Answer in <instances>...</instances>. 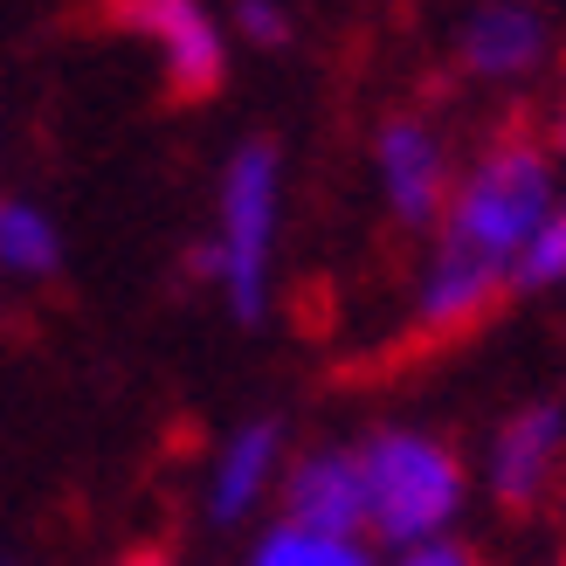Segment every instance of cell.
I'll return each mask as SVG.
<instances>
[{
	"label": "cell",
	"instance_id": "5bb4252c",
	"mask_svg": "<svg viewBox=\"0 0 566 566\" xmlns=\"http://www.w3.org/2000/svg\"><path fill=\"white\" fill-rule=\"evenodd\" d=\"M380 566H484L463 539H436V546H408V553H387Z\"/></svg>",
	"mask_w": 566,
	"mask_h": 566
},
{
	"label": "cell",
	"instance_id": "52a82bcc",
	"mask_svg": "<svg viewBox=\"0 0 566 566\" xmlns=\"http://www.w3.org/2000/svg\"><path fill=\"white\" fill-rule=\"evenodd\" d=\"M553 63V21L532 0H484L457 28V70L470 83H525Z\"/></svg>",
	"mask_w": 566,
	"mask_h": 566
},
{
	"label": "cell",
	"instance_id": "277c9868",
	"mask_svg": "<svg viewBox=\"0 0 566 566\" xmlns=\"http://www.w3.org/2000/svg\"><path fill=\"white\" fill-rule=\"evenodd\" d=\"M457 146L449 132L429 118V111H387L380 132H374V187L394 214V229H429L457 193Z\"/></svg>",
	"mask_w": 566,
	"mask_h": 566
},
{
	"label": "cell",
	"instance_id": "9a60e30c",
	"mask_svg": "<svg viewBox=\"0 0 566 566\" xmlns=\"http://www.w3.org/2000/svg\"><path fill=\"white\" fill-rule=\"evenodd\" d=\"M118 566H174V559H166V553H159V546H138V553H125V559H118Z\"/></svg>",
	"mask_w": 566,
	"mask_h": 566
},
{
	"label": "cell",
	"instance_id": "30bf717a",
	"mask_svg": "<svg viewBox=\"0 0 566 566\" xmlns=\"http://www.w3.org/2000/svg\"><path fill=\"white\" fill-rule=\"evenodd\" d=\"M242 566H380L366 539H346V532H318V525H291L276 518L256 532Z\"/></svg>",
	"mask_w": 566,
	"mask_h": 566
},
{
	"label": "cell",
	"instance_id": "6da1fadb",
	"mask_svg": "<svg viewBox=\"0 0 566 566\" xmlns=\"http://www.w3.org/2000/svg\"><path fill=\"white\" fill-rule=\"evenodd\" d=\"M559 201V153L546 132L504 125L463 159L457 193L436 221L429 263L415 283V332L421 338H463L512 297V263L532 229Z\"/></svg>",
	"mask_w": 566,
	"mask_h": 566
},
{
	"label": "cell",
	"instance_id": "8fae6325",
	"mask_svg": "<svg viewBox=\"0 0 566 566\" xmlns=\"http://www.w3.org/2000/svg\"><path fill=\"white\" fill-rule=\"evenodd\" d=\"M63 263V235L35 201H0V270L8 276H55Z\"/></svg>",
	"mask_w": 566,
	"mask_h": 566
},
{
	"label": "cell",
	"instance_id": "3957f363",
	"mask_svg": "<svg viewBox=\"0 0 566 566\" xmlns=\"http://www.w3.org/2000/svg\"><path fill=\"white\" fill-rule=\"evenodd\" d=\"M276 221H283V159L270 138H249L221 166V201H214V235L193 249L201 270L235 318L256 325L270 311V276H276Z\"/></svg>",
	"mask_w": 566,
	"mask_h": 566
},
{
	"label": "cell",
	"instance_id": "7a4b0ae2",
	"mask_svg": "<svg viewBox=\"0 0 566 566\" xmlns=\"http://www.w3.org/2000/svg\"><path fill=\"white\" fill-rule=\"evenodd\" d=\"M359 497H366V546L408 553L457 532L470 497V463L429 429H374L359 449Z\"/></svg>",
	"mask_w": 566,
	"mask_h": 566
},
{
	"label": "cell",
	"instance_id": "ba28073f",
	"mask_svg": "<svg viewBox=\"0 0 566 566\" xmlns=\"http://www.w3.org/2000/svg\"><path fill=\"white\" fill-rule=\"evenodd\" d=\"M283 463H291V449H283V429L270 415L229 429L221 449H214V463H208V518L214 525L256 518L263 504L276 497V484H283Z\"/></svg>",
	"mask_w": 566,
	"mask_h": 566
},
{
	"label": "cell",
	"instance_id": "8992f818",
	"mask_svg": "<svg viewBox=\"0 0 566 566\" xmlns=\"http://www.w3.org/2000/svg\"><path fill=\"white\" fill-rule=\"evenodd\" d=\"M566 476V401H525L484 442V491L504 512H539Z\"/></svg>",
	"mask_w": 566,
	"mask_h": 566
},
{
	"label": "cell",
	"instance_id": "5b68a950",
	"mask_svg": "<svg viewBox=\"0 0 566 566\" xmlns=\"http://www.w3.org/2000/svg\"><path fill=\"white\" fill-rule=\"evenodd\" d=\"M104 14L125 28V35L153 42L166 91L180 104H201L229 83V28L214 21L208 0H104Z\"/></svg>",
	"mask_w": 566,
	"mask_h": 566
},
{
	"label": "cell",
	"instance_id": "7c38bea8",
	"mask_svg": "<svg viewBox=\"0 0 566 566\" xmlns=\"http://www.w3.org/2000/svg\"><path fill=\"white\" fill-rule=\"evenodd\" d=\"M553 283H566V193L553 201V214L532 229V242L512 263V291H553Z\"/></svg>",
	"mask_w": 566,
	"mask_h": 566
},
{
	"label": "cell",
	"instance_id": "4fadbf2b",
	"mask_svg": "<svg viewBox=\"0 0 566 566\" xmlns=\"http://www.w3.org/2000/svg\"><path fill=\"white\" fill-rule=\"evenodd\" d=\"M235 35L249 49H291L297 14L283 8V0H235Z\"/></svg>",
	"mask_w": 566,
	"mask_h": 566
},
{
	"label": "cell",
	"instance_id": "9c48e42d",
	"mask_svg": "<svg viewBox=\"0 0 566 566\" xmlns=\"http://www.w3.org/2000/svg\"><path fill=\"white\" fill-rule=\"evenodd\" d=\"M276 504L291 525H318V532H346V539H366V497H359V457L353 449H304V457L283 463Z\"/></svg>",
	"mask_w": 566,
	"mask_h": 566
}]
</instances>
